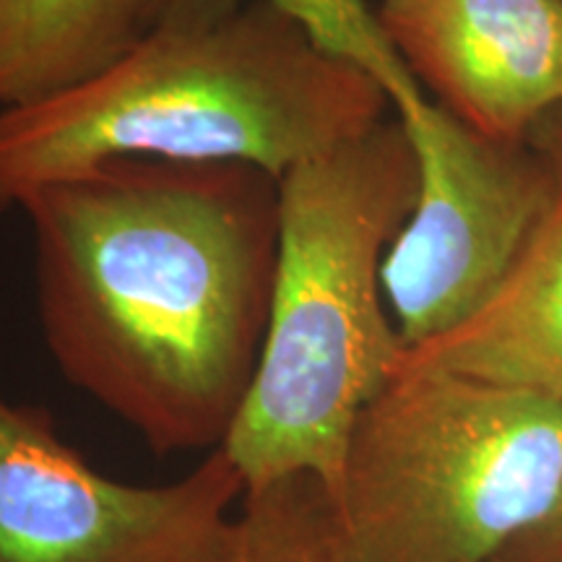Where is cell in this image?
<instances>
[{"instance_id": "obj_1", "label": "cell", "mask_w": 562, "mask_h": 562, "mask_svg": "<svg viewBox=\"0 0 562 562\" xmlns=\"http://www.w3.org/2000/svg\"><path fill=\"white\" fill-rule=\"evenodd\" d=\"M19 209L63 378L154 453L216 451L269 328L279 178L248 161L117 157Z\"/></svg>"}, {"instance_id": "obj_4", "label": "cell", "mask_w": 562, "mask_h": 562, "mask_svg": "<svg viewBox=\"0 0 562 562\" xmlns=\"http://www.w3.org/2000/svg\"><path fill=\"white\" fill-rule=\"evenodd\" d=\"M336 562H492L562 505V402L398 364L328 492Z\"/></svg>"}, {"instance_id": "obj_13", "label": "cell", "mask_w": 562, "mask_h": 562, "mask_svg": "<svg viewBox=\"0 0 562 562\" xmlns=\"http://www.w3.org/2000/svg\"><path fill=\"white\" fill-rule=\"evenodd\" d=\"M529 144L554 167L562 180V104L533 125L529 133Z\"/></svg>"}, {"instance_id": "obj_9", "label": "cell", "mask_w": 562, "mask_h": 562, "mask_svg": "<svg viewBox=\"0 0 562 562\" xmlns=\"http://www.w3.org/2000/svg\"><path fill=\"white\" fill-rule=\"evenodd\" d=\"M149 32V0H0V110L97 74Z\"/></svg>"}, {"instance_id": "obj_5", "label": "cell", "mask_w": 562, "mask_h": 562, "mask_svg": "<svg viewBox=\"0 0 562 562\" xmlns=\"http://www.w3.org/2000/svg\"><path fill=\"white\" fill-rule=\"evenodd\" d=\"M417 157L412 214L383 261V294L406 349L438 339L503 284L562 191L529 140L482 136L419 97L396 110Z\"/></svg>"}, {"instance_id": "obj_12", "label": "cell", "mask_w": 562, "mask_h": 562, "mask_svg": "<svg viewBox=\"0 0 562 562\" xmlns=\"http://www.w3.org/2000/svg\"><path fill=\"white\" fill-rule=\"evenodd\" d=\"M501 560L508 562H562V505L558 513L531 531L529 537L521 539L513 550L503 554Z\"/></svg>"}, {"instance_id": "obj_2", "label": "cell", "mask_w": 562, "mask_h": 562, "mask_svg": "<svg viewBox=\"0 0 562 562\" xmlns=\"http://www.w3.org/2000/svg\"><path fill=\"white\" fill-rule=\"evenodd\" d=\"M389 94L277 5L151 30L121 58L0 110V214L117 157L248 161L273 178L385 121Z\"/></svg>"}, {"instance_id": "obj_8", "label": "cell", "mask_w": 562, "mask_h": 562, "mask_svg": "<svg viewBox=\"0 0 562 562\" xmlns=\"http://www.w3.org/2000/svg\"><path fill=\"white\" fill-rule=\"evenodd\" d=\"M404 368L459 372L562 402V191L497 292Z\"/></svg>"}, {"instance_id": "obj_7", "label": "cell", "mask_w": 562, "mask_h": 562, "mask_svg": "<svg viewBox=\"0 0 562 562\" xmlns=\"http://www.w3.org/2000/svg\"><path fill=\"white\" fill-rule=\"evenodd\" d=\"M414 79L469 128L524 144L562 104V0H385Z\"/></svg>"}, {"instance_id": "obj_11", "label": "cell", "mask_w": 562, "mask_h": 562, "mask_svg": "<svg viewBox=\"0 0 562 562\" xmlns=\"http://www.w3.org/2000/svg\"><path fill=\"white\" fill-rule=\"evenodd\" d=\"M224 562H336L331 501L318 476L245 490Z\"/></svg>"}, {"instance_id": "obj_10", "label": "cell", "mask_w": 562, "mask_h": 562, "mask_svg": "<svg viewBox=\"0 0 562 562\" xmlns=\"http://www.w3.org/2000/svg\"><path fill=\"white\" fill-rule=\"evenodd\" d=\"M250 3H269L290 13L321 47L355 63L381 83L393 110L425 97L364 0H149V32L220 24Z\"/></svg>"}, {"instance_id": "obj_6", "label": "cell", "mask_w": 562, "mask_h": 562, "mask_svg": "<svg viewBox=\"0 0 562 562\" xmlns=\"http://www.w3.org/2000/svg\"><path fill=\"white\" fill-rule=\"evenodd\" d=\"M243 495L224 448L159 487L112 480L0 391V562H224Z\"/></svg>"}, {"instance_id": "obj_3", "label": "cell", "mask_w": 562, "mask_h": 562, "mask_svg": "<svg viewBox=\"0 0 562 562\" xmlns=\"http://www.w3.org/2000/svg\"><path fill=\"white\" fill-rule=\"evenodd\" d=\"M398 121L302 161L279 180V258L256 378L222 442L245 490L281 476L339 482L349 435L402 362L383 261L417 199Z\"/></svg>"}]
</instances>
